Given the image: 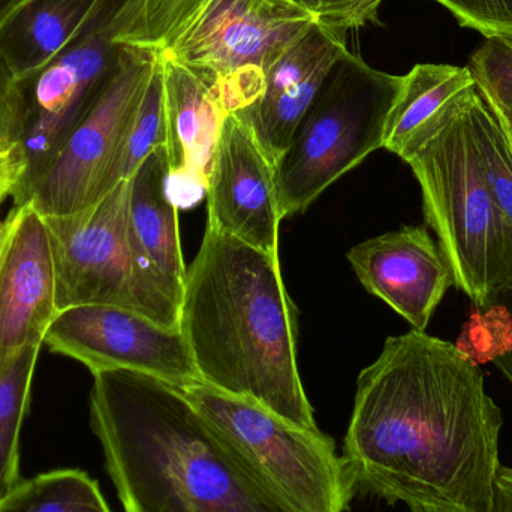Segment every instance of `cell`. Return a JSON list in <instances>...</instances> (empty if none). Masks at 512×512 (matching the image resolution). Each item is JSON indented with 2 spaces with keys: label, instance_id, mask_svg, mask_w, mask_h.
I'll list each match as a JSON object with an SVG mask.
<instances>
[{
  "label": "cell",
  "instance_id": "obj_1",
  "mask_svg": "<svg viewBox=\"0 0 512 512\" xmlns=\"http://www.w3.org/2000/svg\"><path fill=\"white\" fill-rule=\"evenodd\" d=\"M502 426L471 355L412 328L358 376L343 465L355 493L409 512H492Z\"/></svg>",
  "mask_w": 512,
  "mask_h": 512
},
{
  "label": "cell",
  "instance_id": "obj_2",
  "mask_svg": "<svg viewBox=\"0 0 512 512\" xmlns=\"http://www.w3.org/2000/svg\"><path fill=\"white\" fill-rule=\"evenodd\" d=\"M89 409L125 512H297L162 379L93 373Z\"/></svg>",
  "mask_w": 512,
  "mask_h": 512
},
{
  "label": "cell",
  "instance_id": "obj_3",
  "mask_svg": "<svg viewBox=\"0 0 512 512\" xmlns=\"http://www.w3.org/2000/svg\"><path fill=\"white\" fill-rule=\"evenodd\" d=\"M180 331L200 382L321 433L298 373L294 306L279 258L206 228L186 271Z\"/></svg>",
  "mask_w": 512,
  "mask_h": 512
},
{
  "label": "cell",
  "instance_id": "obj_4",
  "mask_svg": "<svg viewBox=\"0 0 512 512\" xmlns=\"http://www.w3.org/2000/svg\"><path fill=\"white\" fill-rule=\"evenodd\" d=\"M483 95L477 81L457 93L397 153L420 183L424 218L457 288L475 307L489 306L512 285V221L493 195L478 149Z\"/></svg>",
  "mask_w": 512,
  "mask_h": 512
},
{
  "label": "cell",
  "instance_id": "obj_5",
  "mask_svg": "<svg viewBox=\"0 0 512 512\" xmlns=\"http://www.w3.org/2000/svg\"><path fill=\"white\" fill-rule=\"evenodd\" d=\"M400 86L402 77L372 68L352 51L337 60L274 165L283 219L304 212L328 186L384 149Z\"/></svg>",
  "mask_w": 512,
  "mask_h": 512
},
{
  "label": "cell",
  "instance_id": "obj_6",
  "mask_svg": "<svg viewBox=\"0 0 512 512\" xmlns=\"http://www.w3.org/2000/svg\"><path fill=\"white\" fill-rule=\"evenodd\" d=\"M131 179L89 209L44 216L56 267L57 306L110 304L180 328L182 297L138 252L129 224Z\"/></svg>",
  "mask_w": 512,
  "mask_h": 512
},
{
  "label": "cell",
  "instance_id": "obj_7",
  "mask_svg": "<svg viewBox=\"0 0 512 512\" xmlns=\"http://www.w3.org/2000/svg\"><path fill=\"white\" fill-rule=\"evenodd\" d=\"M179 388V387H177ZM222 438L297 512H346L355 492L333 439L203 382L180 388Z\"/></svg>",
  "mask_w": 512,
  "mask_h": 512
},
{
  "label": "cell",
  "instance_id": "obj_8",
  "mask_svg": "<svg viewBox=\"0 0 512 512\" xmlns=\"http://www.w3.org/2000/svg\"><path fill=\"white\" fill-rule=\"evenodd\" d=\"M159 51L125 45L104 92L41 173L12 197L44 216L89 209L119 185V164Z\"/></svg>",
  "mask_w": 512,
  "mask_h": 512
},
{
  "label": "cell",
  "instance_id": "obj_9",
  "mask_svg": "<svg viewBox=\"0 0 512 512\" xmlns=\"http://www.w3.org/2000/svg\"><path fill=\"white\" fill-rule=\"evenodd\" d=\"M126 2L98 0L51 62L18 83L23 101L20 146L26 173L15 194L41 173L116 72L125 48L120 36Z\"/></svg>",
  "mask_w": 512,
  "mask_h": 512
},
{
  "label": "cell",
  "instance_id": "obj_10",
  "mask_svg": "<svg viewBox=\"0 0 512 512\" xmlns=\"http://www.w3.org/2000/svg\"><path fill=\"white\" fill-rule=\"evenodd\" d=\"M315 23L306 6L289 0H206L161 53L256 98L268 66Z\"/></svg>",
  "mask_w": 512,
  "mask_h": 512
},
{
  "label": "cell",
  "instance_id": "obj_11",
  "mask_svg": "<svg viewBox=\"0 0 512 512\" xmlns=\"http://www.w3.org/2000/svg\"><path fill=\"white\" fill-rule=\"evenodd\" d=\"M44 345L53 354L83 364L92 375L132 370L179 388L200 382L180 328L165 327L123 307H66L51 322Z\"/></svg>",
  "mask_w": 512,
  "mask_h": 512
},
{
  "label": "cell",
  "instance_id": "obj_12",
  "mask_svg": "<svg viewBox=\"0 0 512 512\" xmlns=\"http://www.w3.org/2000/svg\"><path fill=\"white\" fill-rule=\"evenodd\" d=\"M57 313L47 222L30 201L14 204L0 224V373L44 345Z\"/></svg>",
  "mask_w": 512,
  "mask_h": 512
},
{
  "label": "cell",
  "instance_id": "obj_13",
  "mask_svg": "<svg viewBox=\"0 0 512 512\" xmlns=\"http://www.w3.org/2000/svg\"><path fill=\"white\" fill-rule=\"evenodd\" d=\"M207 228L236 237L279 258L283 221L274 167L248 126L234 113L225 119L207 180Z\"/></svg>",
  "mask_w": 512,
  "mask_h": 512
},
{
  "label": "cell",
  "instance_id": "obj_14",
  "mask_svg": "<svg viewBox=\"0 0 512 512\" xmlns=\"http://www.w3.org/2000/svg\"><path fill=\"white\" fill-rule=\"evenodd\" d=\"M360 282L405 318L426 331L436 307L451 286L453 268L424 227H403L366 240L349 251Z\"/></svg>",
  "mask_w": 512,
  "mask_h": 512
},
{
  "label": "cell",
  "instance_id": "obj_15",
  "mask_svg": "<svg viewBox=\"0 0 512 512\" xmlns=\"http://www.w3.org/2000/svg\"><path fill=\"white\" fill-rule=\"evenodd\" d=\"M346 51V33L316 21L268 66L261 95L254 104L234 113L248 126L273 167L291 143L331 68Z\"/></svg>",
  "mask_w": 512,
  "mask_h": 512
},
{
  "label": "cell",
  "instance_id": "obj_16",
  "mask_svg": "<svg viewBox=\"0 0 512 512\" xmlns=\"http://www.w3.org/2000/svg\"><path fill=\"white\" fill-rule=\"evenodd\" d=\"M171 194L191 206L207 189L210 165L230 110L216 78L161 53Z\"/></svg>",
  "mask_w": 512,
  "mask_h": 512
},
{
  "label": "cell",
  "instance_id": "obj_17",
  "mask_svg": "<svg viewBox=\"0 0 512 512\" xmlns=\"http://www.w3.org/2000/svg\"><path fill=\"white\" fill-rule=\"evenodd\" d=\"M129 224L138 252L182 297L188 268L180 243L179 206L171 194L167 147L152 153L131 177Z\"/></svg>",
  "mask_w": 512,
  "mask_h": 512
},
{
  "label": "cell",
  "instance_id": "obj_18",
  "mask_svg": "<svg viewBox=\"0 0 512 512\" xmlns=\"http://www.w3.org/2000/svg\"><path fill=\"white\" fill-rule=\"evenodd\" d=\"M98 0H24L0 23V60L17 83L71 41Z\"/></svg>",
  "mask_w": 512,
  "mask_h": 512
},
{
  "label": "cell",
  "instance_id": "obj_19",
  "mask_svg": "<svg viewBox=\"0 0 512 512\" xmlns=\"http://www.w3.org/2000/svg\"><path fill=\"white\" fill-rule=\"evenodd\" d=\"M475 83L469 66L420 63L402 77V86L388 114L384 149L397 155L412 132L457 93Z\"/></svg>",
  "mask_w": 512,
  "mask_h": 512
},
{
  "label": "cell",
  "instance_id": "obj_20",
  "mask_svg": "<svg viewBox=\"0 0 512 512\" xmlns=\"http://www.w3.org/2000/svg\"><path fill=\"white\" fill-rule=\"evenodd\" d=\"M0 512H113L98 481L80 469H57L20 481Z\"/></svg>",
  "mask_w": 512,
  "mask_h": 512
},
{
  "label": "cell",
  "instance_id": "obj_21",
  "mask_svg": "<svg viewBox=\"0 0 512 512\" xmlns=\"http://www.w3.org/2000/svg\"><path fill=\"white\" fill-rule=\"evenodd\" d=\"M41 348L27 351L0 373V499L20 483V435L29 411L33 378Z\"/></svg>",
  "mask_w": 512,
  "mask_h": 512
},
{
  "label": "cell",
  "instance_id": "obj_22",
  "mask_svg": "<svg viewBox=\"0 0 512 512\" xmlns=\"http://www.w3.org/2000/svg\"><path fill=\"white\" fill-rule=\"evenodd\" d=\"M206 0H128L120 42L147 50L165 51Z\"/></svg>",
  "mask_w": 512,
  "mask_h": 512
},
{
  "label": "cell",
  "instance_id": "obj_23",
  "mask_svg": "<svg viewBox=\"0 0 512 512\" xmlns=\"http://www.w3.org/2000/svg\"><path fill=\"white\" fill-rule=\"evenodd\" d=\"M161 147H167L164 74L161 54L138 107L119 164V180L131 179L147 158Z\"/></svg>",
  "mask_w": 512,
  "mask_h": 512
},
{
  "label": "cell",
  "instance_id": "obj_24",
  "mask_svg": "<svg viewBox=\"0 0 512 512\" xmlns=\"http://www.w3.org/2000/svg\"><path fill=\"white\" fill-rule=\"evenodd\" d=\"M477 141L493 195L512 221V144L486 93L478 107Z\"/></svg>",
  "mask_w": 512,
  "mask_h": 512
},
{
  "label": "cell",
  "instance_id": "obj_25",
  "mask_svg": "<svg viewBox=\"0 0 512 512\" xmlns=\"http://www.w3.org/2000/svg\"><path fill=\"white\" fill-rule=\"evenodd\" d=\"M469 69L478 86L499 107L512 111V42L486 39L472 54Z\"/></svg>",
  "mask_w": 512,
  "mask_h": 512
},
{
  "label": "cell",
  "instance_id": "obj_26",
  "mask_svg": "<svg viewBox=\"0 0 512 512\" xmlns=\"http://www.w3.org/2000/svg\"><path fill=\"white\" fill-rule=\"evenodd\" d=\"M465 29L512 42V0H435Z\"/></svg>",
  "mask_w": 512,
  "mask_h": 512
},
{
  "label": "cell",
  "instance_id": "obj_27",
  "mask_svg": "<svg viewBox=\"0 0 512 512\" xmlns=\"http://www.w3.org/2000/svg\"><path fill=\"white\" fill-rule=\"evenodd\" d=\"M477 309L484 330L490 334L489 357L512 384V285L492 304Z\"/></svg>",
  "mask_w": 512,
  "mask_h": 512
},
{
  "label": "cell",
  "instance_id": "obj_28",
  "mask_svg": "<svg viewBox=\"0 0 512 512\" xmlns=\"http://www.w3.org/2000/svg\"><path fill=\"white\" fill-rule=\"evenodd\" d=\"M385 0H307L306 8L318 23L346 33L378 21Z\"/></svg>",
  "mask_w": 512,
  "mask_h": 512
},
{
  "label": "cell",
  "instance_id": "obj_29",
  "mask_svg": "<svg viewBox=\"0 0 512 512\" xmlns=\"http://www.w3.org/2000/svg\"><path fill=\"white\" fill-rule=\"evenodd\" d=\"M23 101L17 81L0 60V149L20 146Z\"/></svg>",
  "mask_w": 512,
  "mask_h": 512
},
{
  "label": "cell",
  "instance_id": "obj_30",
  "mask_svg": "<svg viewBox=\"0 0 512 512\" xmlns=\"http://www.w3.org/2000/svg\"><path fill=\"white\" fill-rule=\"evenodd\" d=\"M24 173L26 161L21 146L0 149V194L12 198L23 180Z\"/></svg>",
  "mask_w": 512,
  "mask_h": 512
},
{
  "label": "cell",
  "instance_id": "obj_31",
  "mask_svg": "<svg viewBox=\"0 0 512 512\" xmlns=\"http://www.w3.org/2000/svg\"><path fill=\"white\" fill-rule=\"evenodd\" d=\"M492 512H512V468L502 466L496 477Z\"/></svg>",
  "mask_w": 512,
  "mask_h": 512
},
{
  "label": "cell",
  "instance_id": "obj_32",
  "mask_svg": "<svg viewBox=\"0 0 512 512\" xmlns=\"http://www.w3.org/2000/svg\"><path fill=\"white\" fill-rule=\"evenodd\" d=\"M490 99V98H489ZM492 101V99H490ZM493 108H495L496 114H498L499 120H501L502 126L507 131L508 137L512 144V111L505 110V108L499 107L495 102L492 101Z\"/></svg>",
  "mask_w": 512,
  "mask_h": 512
},
{
  "label": "cell",
  "instance_id": "obj_33",
  "mask_svg": "<svg viewBox=\"0 0 512 512\" xmlns=\"http://www.w3.org/2000/svg\"><path fill=\"white\" fill-rule=\"evenodd\" d=\"M24 0H0V23Z\"/></svg>",
  "mask_w": 512,
  "mask_h": 512
},
{
  "label": "cell",
  "instance_id": "obj_34",
  "mask_svg": "<svg viewBox=\"0 0 512 512\" xmlns=\"http://www.w3.org/2000/svg\"><path fill=\"white\" fill-rule=\"evenodd\" d=\"M289 2L297 3V5H303L306 6L307 0H289Z\"/></svg>",
  "mask_w": 512,
  "mask_h": 512
},
{
  "label": "cell",
  "instance_id": "obj_35",
  "mask_svg": "<svg viewBox=\"0 0 512 512\" xmlns=\"http://www.w3.org/2000/svg\"><path fill=\"white\" fill-rule=\"evenodd\" d=\"M3 204H5V200H0V224H2V219H3V213H2Z\"/></svg>",
  "mask_w": 512,
  "mask_h": 512
},
{
  "label": "cell",
  "instance_id": "obj_36",
  "mask_svg": "<svg viewBox=\"0 0 512 512\" xmlns=\"http://www.w3.org/2000/svg\"><path fill=\"white\" fill-rule=\"evenodd\" d=\"M8 195H5V194H0V200H8Z\"/></svg>",
  "mask_w": 512,
  "mask_h": 512
}]
</instances>
